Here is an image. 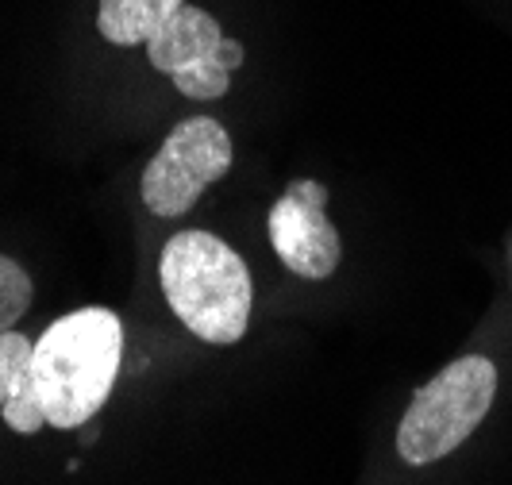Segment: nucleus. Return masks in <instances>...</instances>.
I'll return each mask as SVG.
<instances>
[{"instance_id": "obj_8", "label": "nucleus", "mask_w": 512, "mask_h": 485, "mask_svg": "<svg viewBox=\"0 0 512 485\" xmlns=\"http://www.w3.org/2000/svg\"><path fill=\"white\" fill-rule=\"evenodd\" d=\"M0 412H4V424L20 435H35L47 424V412L39 405V393H35V382H31V366L16 378V385H12V393H8V401H4Z\"/></svg>"}, {"instance_id": "obj_9", "label": "nucleus", "mask_w": 512, "mask_h": 485, "mask_svg": "<svg viewBox=\"0 0 512 485\" xmlns=\"http://www.w3.org/2000/svg\"><path fill=\"white\" fill-rule=\"evenodd\" d=\"M31 278L20 262L0 255V335L12 332L16 320L31 308Z\"/></svg>"}, {"instance_id": "obj_1", "label": "nucleus", "mask_w": 512, "mask_h": 485, "mask_svg": "<svg viewBox=\"0 0 512 485\" xmlns=\"http://www.w3.org/2000/svg\"><path fill=\"white\" fill-rule=\"evenodd\" d=\"M124 358V324L108 308H77L31 347V382L51 428H81L104 409Z\"/></svg>"}, {"instance_id": "obj_2", "label": "nucleus", "mask_w": 512, "mask_h": 485, "mask_svg": "<svg viewBox=\"0 0 512 485\" xmlns=\"http://www.w3.org/2000/svg\"><path fill=\"white\" fill-rule=\"evenodd\" d=\"M166 305L197 339L231 347L247 335L255 285L247 262L212 231H178L158 262Z\"/></svg>"}, {"instance_id": "obj_4", "label": "nucleus", "mask_w": 512, "mask_h": 485, "mask_svg": "<svg viewBox=\"0 0 512 485\" xmlns=\"http://www.w3.org/2000/svg\"><path fill=\"white\" fill-rule=\"evenodd\" d=\"M231 158L235 151L228 131L216 120L208 116L181 120L143 170V205L162 220L185 216L212 181L228 174Z\"/></svg>"}, {"instance_id": "obj_11", "label": "nucleus", "mask_w": 512, "mask_h": 485, "mask_svg": "<svg viewBox=\"0 0 512 485\" xmlns=\"http://www.w3.org/2000/svg\"><path fill=\"white\" fill-rule=\"evenodd\" d=\"M220 62L228 66L231 74H235V70L243 66V47H239V43H231L228 35H224V43H220Z\"/></svg>"}, {"instance_id": "obj_6", "label": "nucleus", "mask_w": 512, "mask_h": 485, "mask_svg": "<svg viewBox=\"0 0 512 485\" xmlns=\"http://www.w3.org/2000/svg\"><path fill=\"white\" fill-rule=\"evenodd\" d=\"M270 243L293 274L324 281L335 274L343 243L328 220V189L320 181H293L270 208Z\"/></svg>"}, {"instance_id": "obj_7", "label": "nucleus", "mask_w": 512, "mask_h": 485, "mask_svg": "<svg viewBox=\"0 0 512 485\" xmlns=\"http://www.w3.org/2000/svg\"><path fill=\"white\" fill-rule=\"evenodd\" d=\"M178 8H185V0H101L97 31L116 47H135L147 43Z\"/></svg>"}, {"instance_id": "obj_10", "label": "nucleus", "mask_w": 512, "mask_h": 485, "mask_svg": "<svg viewBox=\"0 0 512 485\" xmlns=\"http://www.w3.org/2000/svg\"><path fill=\"white\" fill-rule=\"evenodd\" d=\"M31 347H35V343L20 332L0 335V409H4V401H8L16 378L31 366Z\"/></svg>"}, {"instance_id": "obj_5", "label": "nucleus", "mask_w": 512, "mask_h": 485, "mask_svg": "<svg viewBox=\"0 0 512 485\" xmlns=\"http://www.w3.org/2000/svg\"><path fill=\"white\" fill-rule=\"evenodd\" d=\"M224 31L205 8L185 4L147 39V58L158 74H166L178 93L193 101H220L231 89V70L220 62Z\"/></svg>"}, {"instance_id": "obj_3", "label": "nucleus", "mask_w": 512, "mask_h": 485, "mask_svg": "<svg viewBox=\"0 0 512 485\" xmlns=\"http://www.w3.org/2000/svg\"><path fill=\"white\" fill-rule=\"evenodd\" d=\"M497 393V366L482 355L455 358L428 385L416 389L397 428V451L409 466H432L462 447L486 420Z\"/></svg>"}]
</instances>
